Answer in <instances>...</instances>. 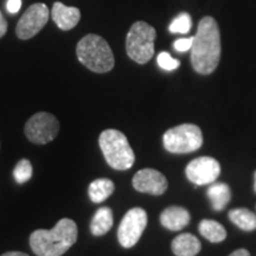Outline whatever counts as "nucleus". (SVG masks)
I'll use <instances>...</instances> for the list:
<instances>
[{
  "instance_id": "obj_15",
  "label": "nucleus",
  "mask_w": 256,
  "mask_h": 256,
  "mask_svg": "<svg viewBox=\"0 0 256 256\" xmlns=\"http://www.w3.org/2000/svg\"><path fill=\"white\" fill-rule=\"evenodd\" d=\"M206 194L211 202V206L215 211H222L232 200V191L226 183L210 184Z\"/></svg>"
},
{
  "instance_id": "obj_21",
  "label": "nucleus",
  "mask_w": 256,
  "mask_h": 256,
  "mask_svg": "<svg viewBox=\"0 0 256 256\" xmlns=\"http://www.w3.org/2000/svg\"><path fill=\"white\" fill-rule=\"evenodd\" d=\"M32 172L34 171H32L31 162L28 159H22L17 162V165H16L14 170V179L19 184L26 183L32 177Z\"/></svg>"
},
{
  "instance_id": "obj_24",
  "label": "nucleus",
  "mask_w": 256,
  "mask_h": 256,
  "mask_svg": "<svg viewBox=\"0 0 256 256\" xmlns=\"http://www.w3.org/2000/svg\"><path fill=\"white\" fill-rule=\"evenodd\" d=\"M8 11L10 14H14L20 10L22 8V0H8Z\"/></svg>"
},
{
  "instance_id": "obj_8",
  "label": "nucleus",
  "mask_w": 256,
  "mask_h": 256,
  "mask_svg": "<svg viewBox=\"0 0 256 256\" xmlns=\"http://www.w3.org/2000/svg\"><path fill=\"white\" fill-rule=\"evenodd\" d=\"M147 212L142 208L128 210L118 229V238L124 248H132L142 236L147 226Z\"/></svg>"
},
{
  "instance_id": "obj_6",
  "label": "nucleus",
  "mask_w": 256,
  "mask_h": 256,
  "mask_svg": "<svg viewBox=\"0 0 256 256\" xmlns=\"http://www.w3.org/2000/svg\"><path fill=\"white\" fill-rule=\"evenodd\" d=\"M166 151L176 154H184L200 150L203 145V134L200 128L194 124H178L162 136Z\"/></svg>"
},
{
  "instance_id": "obj_2",
  "label": "nucleus",
  "mask_w": 256,
  "mask_h": 256,
  "mask_svg": "<svg viewBox=\"0 0 256 256\" xmlns=\"http://www.w3.org/2000/svg\"><path fill=\"white\" fill-rule=\"evenodd\" d=\"M78 241V226L70 218H62L52 229L34 230L30 247L37 256H62Z\"/></svg>"
},
{
  "instance_id": "obj_14",
  "label": "nucleus",
  "mask_w": 256,
  "mask_h": 256,
  "mask_svg": "<svg viewBox=\"0 0 256 256\" xmlns=\"http://www.w3.org/2000/svg\"><path fill=\"white\" fill-rule=\"evenodd\" d=\"M200 248V240L188 232L180 234L171 243V249L176 256H196Z\"/></svg>"
},
{
  "instance_id": "obj_23",
  "label": "nucleus",
  "mask_w": 256,
  "mask_h": 256,
  "mask_svg": "<svg viewBox=\"0 0 256 256\" xmlns=\"http://www.w3.org/2000/svg\"><path fill=\"white\" fill-rule=\"evenodd\" d=\"M192 43H194V37L182 38V40H177L174 42V48L179 52H186V51L191 50Z\"/></svg>"
},
{
  "instance_id": "obj_27",
  "label": "nucleus",
  "mask_w": 256,
  "mask_h": 256,
  "mask_svg": "<svg viewBox=\"0 0 256 256\" xmlns=\"http://www.w3.org/2000/svg\"><path fill=\"white\" fill-rule=\"evenodd\" d=\"M2 256H28V255L22 252H5V254H2Z\"/></svg>"
},
{
  "instance_id": "obj_12",
  "label": "nucleus",
  "mask_w": 256,
  "mask_h": 256,
  "mask_svg": "<svg viewBox=\"0 0 256 256\" xmlns=\"http://www.w3.org/2000/svg\"><path fill=\"white\" fill-rule=\"evenodd\" d=\"M51 17L60 30L69 31L78 24L81 19V12L78 8H72V6H66L62 2H56L51 10Z\"/></svg>"
},
{
  "instance_id": "obj_28",
  "label": "nucleus",
  "mask_w": 256,
  "mask_h": 256,
  "mask_svg": "<svg viewBox=\"0 0 256 256\" xmlns=\"http://www.w3.org/2000/svg\"><path fill=\"white\" fill-rule=\"evenodd\" d=\"M254 191L256 192V171H255V174H254Z\"/></svg>"
},
{
  "instance_id": "obj_3",
  "label": "nucleus",
  "mask_w": 256,
  "mask_h": 256,
  "mask_svg": "<svg viewBox=\"0 0 256 256\" xmlns=\"http://www.w3.org/2000/svg\"><path fill=\"white\" fill-rule=\"evenodd\" d=\"M78 58L86 68L98 74L110 72L115 60L110 44L98 34H87L76 46Z\"/></svg>"
},
{
  "instance_id": "obj_16",
  "label": "nucleus",
  "mask_w": 256,
  "mask_h": 256,
  "mask_svg": "<svg viewBox=\"0 0 256 256\" xmlns=\"http://www.w3.org/2000/svg\"><path fill=\"white\" fill-rule=\"evenodd\" d=\"M114 224L113 211L110 208H100L95 212L90 223V232L94 236H104L112 229Z\"/></svg>"
},
{
  "instance_id": "obj_26",
  "label": "nucleus",
  "mask_w": 256,
  "mask_h": 256,
  "mask_svg": "<svg viewBox=\"0 0 256 256\" xmlns=\"http://www.w3.org/2000/svg\"><path fill=\"white\" fill-rule=\"evenodd\" d=\"M229 256H250V254H249V252L247 250V249L241 248V249H238V250L232 252Z\"/></svg>"
},
{
  "instance_id": "obj_10",
  "label": "nucleus",
  "mask_w": 256,
  "mask_h": 256,
  "mask_svg": "<svg viewBox=\"0 0 256 256\" xmlns=\"http://www.w3.org/2000/svg\"><path fill=\"white\" fill-rule=\"evenodd\" d=\"M186 177L196 185H209L215 183L220 174V165L215 158L200 156L188 162L185 170Z\"/></svg>"
},
{
  "instance_id": "obj_19",
  "label": "nucleus",
  "mask_w": 256,
  "mask_h": 256,
  "mask_svg": "<svg viewBox=\"0 0 256 256\" xmlns=\"http://www.w3.org/2000/svg\"><path fill=\"white\" fill-rule=\"evenodd\" d=\"M229 220L244 232H252L256 229V215L249 209H232L229 211Z\"/></svg>"
},
{
  "instance_id": "obj_18",
  "label": "nucleus",
  "mask_w": 256,
  "mask_h": 256,
  "mask_svg": "<svg viewBox=\"0 0 256 256\" xmlns=\"http://www.w3.org/2000/svg\"><path fill=\"white\" fill-rule=\"evenodd\" d=\"M200 235L212 243L223 242L226 238V228L214 220H203L198 226Z\"/></svg>"
},
{
  "instance_id": "obj_25",
  "label": "nucleus",
  "mask_w": 256,
  "mask_h": 256,
  "mask_svg": "<svg viewBox=\"0 0 256 256\" xmlns=\"http://www.w3.org/2000/svg\"><path fill=\"white\" fill-rule=\"evenodd\" d=\"M8 32V22L2 16V11H0V38H2Z\"/></svg>"
},
{
  "instance_id": "obj_11",
  "label": "nucleus",
  "mask_w": 256,
  "mask_h": 256,
  "mask_svg": "<svg viewBox=\"0 0 256 256\" xmlns=\"http://www.w3.org/2000/svg\"><path fill=\"white\" fill-rule=\"evenodd\" d=\"M133 186L136 191L159 196L168 190V179L162 172L153 168H144L138 171L133 177Z\"/></svg>"
},
{
  "instance_id": "obj_20",
  "label": "nucleus",
  "mask_w": 256,
  "mask_h": 256,
  "mask_svg": "<svg viewBox=\"0 0 256 256\" xmlns=\"http://www.w3.org/2000/svg\"><path fill=\"white\" fill-rule=\"evenodd\" d=\"M191 26H192V20H191L190 14H186V12H183V14L177 16V17L174 19V22H172L171 25H170L168 30L170 32H172V34H185L191 30Z\"/></svg>"
},
{
  "instance_id": "obj_9",
  "label": "nucleus",
  "mask_w": 256,
  "mask_h": 256,
  "mask_svg": "<svg viewBox=\"0 0 256 256\" xmlns=\"http://www.w3.org/2000/svg\"><path fill=\"white\" fill-rule=\"evenodd\" d=\"M49 8L43 2L34 4L28 8L19 19L16 34L20 40H26L40 34L49 20Z\"/></svg>"
},
{
  "instance_id": "obj_22",
  "label": "nucleus",
  "mask_w": 256,
  "mask_h": 256,
  "mask_svg": "<svg viewBox=\"0 0 256 256\" xmlns=\"http://www.w3.org/2000/svg\"><path fill=\"white\" fill-rule=\"evenodd\" d=\"M158 64L162 69L168 70V72H172L176 70L180 66V62L178 60H176L170 55L168 52H160L158 55Z\"/></svg>"
},
{
  "instance_id": "obj_1",
  "label": "nucleus",
  "mask_w": 256,
  "mask_h": 256,
  "mask_svg": "<svg viewBox=\"0 0 256 256\" xmlns=\"http://www.w3.org/2000/svg\"><path fill=\"white\" fill-rule=\"evenodd\" d=\"M220 58V34L216 20L204 17L198 24L197 34L191 48V63L200 75L215 72Z\"/></svg>"
},
{
  "instance_id": "obj_5",
  "label": "nucleus",
  "mask_w": 256,
  "mask_h": 256,
  "mask_svg": "<svg viewBox=\"0 0 256 256\" xmlns=\"http://www.w3.org/2000/svg\"><path fill=\"white\" fill-rule=\"evenodd\" d=\"M156 28L145 22H136L130 26L126 38V51L130 60L145 64L154 55Z\"/></svg>"
},
{
  "instance_id": "obj_7",
  "label": "nucleus",
  "mask_w": 256,
  "mask_h": 256,
  "mask_svg": "<svg viewBox=\"0 0 256 256\" xmlns=\"http://www.w3.org/2000/svg\"><path fill=\"white\" fill-rule=\"evenodd\" d=\"M60 130V122L55 115L40 112L32 115L25 124V136L31 142L44 145L52 142Z\"/></svg>"
},
{
  "instance_id": "obj_4",
  "label": "nucleus",
  "mask_w": 256,
  "mask_h": 256,
  "mask_svg": "<svg viewBox=\"0 0 256 256\" xmlns=\"http://www.w3.org/2000/svg\"><path fill=\"white\" fill-rule=\"evenodd\" d=\"M98 145L110 168L126 171L133 166L136 156L122 132L116 130H104L98 139Z\"/></svg>"
},
{
  "instance_id": "obj_17",
  "label": "nucleus",
  "mask_w": 256,
  "mask_h": 256,
  "mask_svg": "<svg viewBox=\"0 0 256 256\" xmlns=\"http://www.w3.org/2000/svg\"><path fill=\"white\" fill-rule=\"evenodd\" d=\"M114 183L108 178H100L92 182L88 188V194L92 202L101 203L107 200L114 192Z\"/></svg>"
},
{
  "instance_id": "obj_13",
  "label": "nucleus",
  "mask_w": 256,
  "mask_h": 256,
  "mask_svg": "<svg viewBox=\"0 0 256 256\" xmlns=\"http://www.w3.org/2000/svg\"><path fill=\"white\" fill-rule=\"evenodd\" d=\"M191 216L185 208L168 206L160 215V223L164 228L171 232H179L190 223Z\"/></svg>"
}]
</instances>
